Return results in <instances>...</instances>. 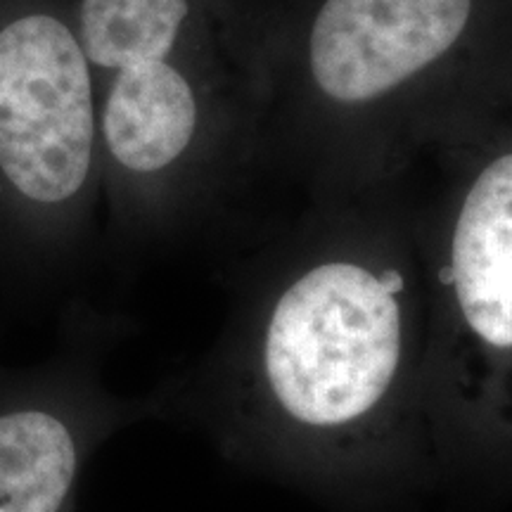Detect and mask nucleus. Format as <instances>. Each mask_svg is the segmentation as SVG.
<instances>
[{"mask_svg": "<svg viewBox=\"0 0 512 512\" xmlns=\"http://www.w3.org/2000/svg\"><path fill=\"white\" fill-rule=\"evenodd\" d=\"M472 0H328L313 24L311 69L339 102H363L420 72L458 41Z\"/></svg>", "mask_w": 512, "mask_h": 512, "instance_id": "20e7f679", "label": "nucleus"}, {"mask_svg": "<svg viewBox=\"0 0 512 512\" xmlns=\"http://www.w3.org/2000/svg\"><path fill=\"white\" fill-rule=\"evenodd\" d=\"M427 320L399 261H309L209 354L145 394L228 465L328 512L441 498L422 411Z\"/></svg>", "mask_w": 512, "mask_h": 512, "instance_id": "f257e3e1", "label": "nucleus"}, {"mask_svg": "<svg viewBox=\"0 0 512 512\" xmlns=\"http://www.w3.org/2000/svg\"><path fill=\"white\" fill-rule=\"evenodd\" d=\"M93 351L0 373V512H76L88 460L114 434L150 420L145 396L107 387Z\"/></svg>", "mask_w": 512, "mask_h": 512, "instance_id": "f03ea898", "label": "nucleus"}, {"mask_svg": "<svg viewBox=\"0 0 512 512\" xmlns=\"http://www.w3.org/2000/svg\"><path fill=\"white\" fill-rule=\"evenodd\" d=\"M188 15V0H83V50L100 67L162 62Z\"/></svg>", "mask_w": 512, "mask_h": 512, "instance_id": "423d86ee", "label": "nucleus"}, {"mask_svg": "<svg viewBox=\"0 0 512 512\" xmlns=\"http://www.w3.org/2000/svg\"><path fill=\"white\" fill-rule=\"evenodd\" d=\"M93 100L86 55L46 15L0 31V171L24 200L57 207L91 169Z\"/></svg>", "mask_w": 512, "mask_h": 512, "instance_id": "7ed1b4c3", "label": "nucleus"}, {"mask_svg": "<svg viewBox=\"0 0 512 512\" xmlns=\"http://www.w3.org/2000/svg\"><path fill=\"white\" fill-rule=\"evenodd\" d=\"M197 110L188 81L162 62L121 69L105 110V136L126 169L150 174L188 147Z\"/></svg>", "mask_w": 512, "mask_h": 512, "instance_id": "39448f33", "label": "nucleus"}]
</instances>
